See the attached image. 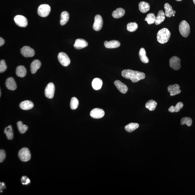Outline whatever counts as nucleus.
I'll return each mask as SVG.
<instances>
[{"mask_svg": "<svg viewBox=\"0 0 195 195\" xmlns=\"http://www.w3.org/2000/svg\"><path fill=\"white\" fill-rule=\"evenodd\" d=\"M176 1H182V0H176Z\"/></svg>", "mask_w": 195, "mask_h": 195, "instance_id": "obj_41", "label": "nucleus"}, {"mask_svg": "<svg viewBox=\"0 0 195 195\" xmlns=\"http://www.w3.org/2000/svg\"><path fill=\"white\" fill-rule=\"evenodd\" d=\"M103 81L100 78H96L94 79L92 82V87L95 90L100 89L102 87Z\"/></svg>", "mask_w": 195, "mask_h": 195, "instance_id": "obj_20", "label": "nucleus"}, {"mask_svg": "<svg viewBox=\"0 0 195 195\" xmlns=\"http://www.w3.org/2000/svg\"><path fill=\"white\" fill-rule=\"evenodd\" d=\"M14 20L17 25L21 27H25L28 25V21L25 17L18 15L15 17Z\"/></svg>", "mask_w": 195, "mask_h": 195, "instance_id": "obj_10", "label": "nucleus"}, {"mask_svg": "<svg viewBox=\"0 0 195 195\" xmlns=\"http://www.w3.org/2000/svg\"><path fill=\"white\" fill-rule=\"evenodd\" d=\"M184 105L182 102H178L175 106H172L168 109V111L171 113H177L180 111L183 107Z\"/></svg>", "mask_w": 195, "mask_h": 195, "instance_id": "obj_28", "label": "nucleus"}, {"mask_svg": "<svg viewBox=\"0 0 195 195\" xmlns=\"http://www.w3.org/2000/svg\"><path fill=\"white\" fill-rule=\"evenodd\" d=\"M172 16H175V14L172 15Z\"/></svg>", "mask_w": 195, "mask_h": 195, "instance_id": "obj_42", "label": "nucleus"}, {"mask_svg": "<svg viewBox=\"0 0 195 195\" xmlns=\"http://www.w3.org/2000/svg\"><path fill=\"white\" fill-rule=\"evenodd\" d=\"M55 87L53 83H49L46 86L45 91V96L49 99L53 98L55 92Z\"/></svg>", "mask_w": 195, "mask_h": 195, "instance_id": "obj_9", "label": "nucleus"}, {"mask_svg": "<svg viewBox=\"0 0 195 195\" xmlns=\"http://www.w3.org/2000/svg\"><path fill=\"white\" fill-rule=\"evenodd\" d=\"M4 133L6 135L7 138L9 140H11L13 139V128L11 125H9L4 129Z\"/></svg>", "mask_w": 195, "mask_h": 195, "instance_id": "obj_30", "label": "nucleus"}, {"mask_svg": "<svg viewBox=\"0 0 195 195\" xmlns=\"http://www.w3.org/2000/svg\"><path fill=\"white\" fill-rule=\"evenodd\" d=\"M104 45L107 49H114L119 47L120 46V42L116 40H112L110 41H105Z\"/></svg>", "mask_w": 195, "mask_h": 195, "instance_id": "obj_17", "label": "nucleus"}, {"mask_svg": "<svg viewBox=\"0 0 195 195\" xmlns=\"http://www.w3.org/2000/svg\"><path fill=\"white\" fill-rule=\"evenodd\" d=\"M171 34L170 31L167 28L161 29L157 33V41L161 44L167 43L170 38Z\"/></svg>", "mask_w": 195, "mask_h": 195, "instance_id": "obj_2", "label": "nucleus"}, {"mask_svg": "<svg viewBox=\"0 0 195 195\" xmlns=\"http://www.w3.org/2000/svg\"><path fill=\"white\" fill-rule=\"evenodd\" d=\"M17 125L18 130L21 133H24L28 129V126L26 125H24L22 122H18L17 123Z\"/></svg>", "mask_w": 195, "mask_h": 195, "instance_id": "obj_32", "label": "nucleus"}, {"mask_svg": "<svg viewBox=\"0 0 195 195\" xmlns=\"http://www.w3.org/2000/svg\"><path fill=\"white\" fill-rule=\"evenodd\" d=\"M20 107L22 109L28 110L31 109L34 107L33 103L30 101H25L20 104Z\"/></svg>", "mask_w": 195, "mask_h": 195, "instance_id": "obj_18", "label": "nucleus"}, {"mask_svg": "<svg viewBox=\"0 0 195 195\" xmlns=\"http://www.w3.org/2000/svg\"><path fill=\"white\" fill-rule=\"evenodd\" d=\"M6 158V153L5 151L3 150L0 151V162L2 163L5 159Z\"/></svg>", "mask_w": 195, "mask_h": 195, "instance_id": "obj_38", "label": "nucleus"}, {"mask_svg": "<svg viewBox=\"0 0 195 195\" xmlns=\"http://www.w3.org/2000/svg\"><path fill=\"white\" fill-rule=\"evenodd\" d=\"M69 20V14L66 11H63L61 14L60 24L62 25H64L67 23Z\"/></svg>", "mask_w": 195, "mask_h": 195, "instance_id": "obj_27", "label": "nucleus"}, {"mask_svg": "<svg viewBox=\"0 0 195 195\" xmlns=\"http://www.w3.org/2000/svg\"><path fill=\"white\" fill-rule=\"evenodd\" d=\"M4 39L1 37H0V46H1L3 45L4 43Z\"/></svg>", "mask_w": 195, "mask_h": 195, "instance_id": "obj_39", "label": "nucleus"}, {"mask_svg": "<svg viewBox=\"0 0 195 195\" xmlns=\"http://www.w3.org/2000/svg\"><path fill=\"white\" fill-rule=\"evenodd\" d=\"M156 17L154 14L153 13H150L147 15L146 17L145 18V21L147 22L149 24L155 23Z\"/></svg>", "mask_w": 195, "mask_h": 195, "instance_id": "obj_33", "label": "nucleus"}, {"mask_svg": "<svg viewBox=\"0 0 195 195\" xmlns=\"http://www.w3.org/2000/svg\"><path fill=\"white\" fill-rule=\"evenodd\" d=\"M138 28V24L135 22H130L127 25V29L130 32H133L136 31Z\"/></svg>", "mask_w": 195, "mask_h": 195, "instance_id": "obj_34", "label": "nucleus"}, {"mask_svg": "<svg viewBox=\"0 0 195 195\" xmlns=\"http://www.w3.org/2000/svg\"><path fill=\"white\" fill-rule=\"evenodd\" d=\"M139 9L142 13H146L149 11L150 6L148 3L142 1L139 4Z\"/></svg>", "mask_w": 195, "mask_h": 195, "instance_id": "obj_23", "label": "nucleus"}, {"mask_svg": "<svg viewBox=\"0 0 195 195\" xmlns=\"http://www.w3.org/2000/svg\"><path fill=\"white\" fill-rule=\"evenodd\" d=\"M59 62L63 66H67L70 64L71 61L67 54L63 52H60L57 57Z\"/></svg>", "mask_w": 195, "mask_h": 195, "instance_id": "obj_6", "label": "nucleus"}, {"mask_svg": "<svg viewBox=\"0 0 195 195\" xmlns=\"http://www.w3.org/2000/svg\"><path fill=\"white\" fill-rule=\"evenodd\" d=\"M164 8L165 11V14L167 17H171L172 15L176 13V11L172 9V7L168 3H166L164 4Z\"/></svg>", "mask_w": 195, "mask_h": 195, "instance_id": "obj_19", "label": "nucleus"}, {"mask_svg": "<svg viewBox=\"0 0 195 195\" xmlns=\"http://www.w3.org/2000/svg\"><path fill=\"white\" fill-rule=\"evenodd\" d=\"M88 43L87 41L83 39H78L75 41L74 44V47L75 49L80 50L87 47Z\"/></svg>", "mask_w": 195, "mask_h": 195, "instance_id": "obj_14", "label": "nucleus"}, {"mask_svg": "<svg viewBox=\"0 0 195 195\" xmlns=\"http://www.w3.org/2000/svg\"><path fill=\"white\" fill-rule=\"evenodd\" d=\"M18 157L21 161L27 162L29 161L31 158V154L28 148L24 147L19 150Z\"/></svg>", "mask_w": 195, "mask_h": 195, "instance_id": "obj_4", "label": "nucleus"}, {"mask_svg": "<svg viewBox=\"0 0 195 195\" xmlns=\"http://www.w3.org/2000/svg\"><path fill=\"white\" fill-rule=\"evenodd\" d=\"M139 56L142 62L144 63H147L149 62V59L147 57L146 51L144 48H140L139 51Z\"/></svg>", "mask_w": 195, "mask_h": 195, "instance_id": "obj_24", "label": "nucleus"}, {"mask_svg": "<svg viewBox=\"0 0 195 195\" xmlns=\"http://www.w3.org/2000/svg\"><path fill=\"white\" fill-rule=\"evenodd\" d=\"M41 62L38 60H35L31 65V71L32 74L36 73L41 66Z\"/></svg>", "mask_w": 195, "mask_h": 195, "instance_id": "obj_22", "label": "nucleus"}, {"mask_svg": "<svg viewBox=\"0 0 195 195\" xmlns=\"http://www.w3.org/2000/svg\"><path fill=\"white\" fill-rule=\"evenodd\" d=\"M179 30L181 36L186 38L188 37L190 34V25L186 21L183 20L180 24Z\"/></svg>", "mask_w": 195, "mask_h": 195, "instance_id": "obj_3", "label": "nucleus"}, {"mask_svg": "<svg viewBox=\"0 0 195 195\" xmlns=\"http://www.w3.org/2000/svg\"><path fill=\"white\" fill-rule=\"evenodd\" d=\"M6 86L8 89L10 90H15L16 89L17 86L15 81L12 77L9 78L6 82Z\"/></svg>", "mask_w": 195, "mask_h": 195, "instance_id": "obj_15", "label": "nucleus"}, {"mask_svg": "<svg viewBox=\"0 0 195 195\" xmlns=\"http://www.w3.org/2000/svg\"><path fill=\"white\" fill-rule=\"evenodd\" d=\"M105 114V112L102 109L96 108L90 112V115L93 118L98 119L103 117Z\"/></svg>", "mask_w": 195, "mask_h": 195, "instance_id": "obj_11", "label": "nucleus"}, {"mask_svg": "<svg viewBox=\"0 0 195 195\" xmlns=\"http://www.w3.org/2000/svg\"><path fill=\"white\" fill-rule=\"evenodd\" d=\"M157 103L156 102L153 100H150L146 102L145 105L146 108L150 111H154L156 108Z\"/></svg>", "mask_w": 195, "mask_h": 195, "instance_id": "obj_29", "label": "nucleus"}, {"mask_svg": "<svg viewBox=\"0 0 195 195\" xmlns=\"http://www.w3.org/2000/svg\"><path fill=\"white\" fill-rule=\"evenodd\" d=\"M139 126V125L138 123H131L127 125L125 127V129L127 132L131 133L137 129Z\"/></svg>", "mask_w": 195, "mask_h": 195, "instance_id": "obj_31", "label": "nucleus"}, {"mask_svg": "<svg viewBox=\"0 0 195 195\" xmlns=\"http://www.w3.org/2000/svg\"><path fill=\"white\" fill-rule=\"evenodd\" d=\"M79 102L76 98L73 97L72 98L70 102V107L71 109L74 110L78 108Z\"/></svg>", "mask_w": 195, "mask_h": 195, "instance_id": "obj_35", "label": "nucleus"}, {"mask_svg": "<svg viewBox=\"0 0 195 195\" xmlns=\"http://www.w3.org/2000/svg\"><path fill=\"white\" fill-rule=\"evenodd\" d=\"M193 2H194V4H195V0H193Z\"/></svg>", "mask_w": 195, "mask_h": 195, "instance_id": "obj_40", "label": "nucleus"}, {"mask_svg": "<svg viewBox=\"0 0 195 195\" xmlns=\"http://www.w3.org/2000/svg\"><path fill=\"white\" fill-rule=\"evenodd\" d=\"M192 123V120L189 117H184L181 119V125H186L187 126H191Z\"/></svg>", "mask_w": 195, "mask_h": 195, "instance_id": "obj_36", "label": "nucleus"}, {"mask_svg": "<svg viewBox=\"0 0 195 195\" xmlns=\"http://www.w3.org/2000/svg\"><path fill=\"white\" fill-rule=\"evenodd\" d=\"M165 19V14L162 10L158 12V15L156 17L155 23L156 25H158L161 24Z\"/></svg>", "mask_w": 195, "mask_h": 195, "instance_id": "obj_21", "label": "nucleus"}, {"mask_svg": "<svg viewBox=\"0 0 195 195\" xmlns=\"http://www.w3.org/2000/svg\"><path fill=\"white\" fill-rule=\"evenodd\" d=\"M103 25V20L100 15H97L95 16L94 22L93 25V29L95 31H100Z\"/></svg>", "mask_w": 195, "mask_h": 195, "instance_id": "obj_8", "label": "nucleus"}, {"mask_svg": "<svg viewBox=\"0 0 195 195\" xmlns=\"http://www.w3.org/2000/svg\"><path fill=\"white\" fill-rule=\"evenodd\" d=\"M7 68V66L4 60H1L0 62V72L1 73L5 72Z\"/></svg>", "mask_w": 195, "mask_h": 195, "instance_id": "obj_37", "label": "nucleus"}, {"mask_svg": "<svg viewBox=\"0 0 195 195\" xmlns=\"http://www.w3.org/2000/svg\"><path fill=\"white\" fill-rule=\"evenodd\" d=\"M51 11V7L48 4H43L39 6L37 10L38 14L42 17H46L49 15Z\"/></svg>", "mask_w": 195, "mask_h": 195, "instance_id": "obj_5", "label": "nucleus"}, {"mask_svg": "<svg viewBox=\"0 0 195 195\" xmlns=\"http://www.w3.org/2000/svg\"><path fill=\"white\" fill-rule=\"evenodd\" d=\"M21 53L24 57H31L34 56L35 52L34 50L31 49L30 47L25 46L21 49Z\"/></svg>", "mask_w": 195, "mask_h": 195, "instance_id": "obj_12", "label": "nucleus"}, {"mask_svg": "<svg viewBox=\"0 0 195 195\" xmlns=\"http://www.w3.org/2000/svg\"><path fill=\"white\" fill-rule=\"evenodd\" d=\"M114 84L116 87L121 93L125 94L127 92L128 88L126 85L119 80H116L115 81Z\"/></svg>", "mask_w": 195, "mask_h": 195, "instance_id": "obj_16", "label": "nucleus"}, {"mask_svg": "<svg viewBox=\"0 0 195 195\" xmlns=\"http://www.w3.org/2000/svg\"><path fill=\"white\" fill-rule=\"evenodd\" d=\"M181 60L176 56L172 57L170 60V66L171 68L175 70H178L180 68Z\"/></svg>", "mask_w": 195, "mask_h": 195, "instance_id": "obj_7", "label": "nucleus"}, {"mask_svg": "<svg viewBox=\"0 0 195 195\" xmlns=\"http://www.w3.org/2000/svg\"><path fill=\"white\" fill-rule=\"evenodd\" d=\"M16 75L20 78H24L27 74V70L24 66H17L16 69Z\"/></svg>", "mask_w": 195, "mask_h": 195, "instance_id": "obj_26", "label": "nucleus"}, {"mask_svg": "<svg viewBox=\"0 0 195 195\" xmlns=\"http://www.w3.org/2000/svg\"><path fill=\"white\" fill-rule=\"evenodd\" d=\"M180 88V86L178 84L171 85L168 87V91L170 93L171 96H174L181 93V90Z\"/></svg>", "mask_w": 195, "mask_h": 195, "instance_id": "obj_13", "label": "nucleus"}, {"mask_svg": "<svg viewBox=\"0 0 195 195\" xmlns=\"http://www.w3.org/2000/svg\"><path fill=\"white\" fill-rule=\"evenodd\" d=\"M122 75L124 78L131 80L133 83L137 82L145 78V75L143 72L131 69H125L122 71Z\"/></svg>", "mask_w": 195, "mask_h": 195, "instance_id": "obj_1", "label": "nucleus"}, {"mask_svg": "<svg viewBox=\"0 0 195 195\" xmlns=\"http://www.w3.org/2000/svg\"><path fill=\"white\" fill-rule=\"evenodd\" d=\"M125 14V10L123 8H119L113 11L112 16L115 19H119L124 15Z\"/></svg>", "mask_w": 195, "mask_h": 195, "instance_id": "obj_25", "label": "nucleus"}]
</instances>
